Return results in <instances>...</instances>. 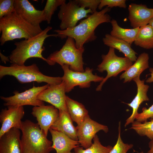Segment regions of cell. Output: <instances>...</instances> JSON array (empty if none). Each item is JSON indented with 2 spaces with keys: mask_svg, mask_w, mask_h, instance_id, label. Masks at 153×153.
Returning a JSON list of instances; mask_svg holds the SVG:
<instances>
[{
  "mask_svg": "<svg viewBox=\"0 0 153 153\" xmlns=\"http://www.w3.org/2000/svg\"><path fill=\"white\" fill-rule=\"evenodd\" d=\"M150 120L142 123L134 121L130 129L134 130L140 136H146L150 140H153V119Z\"/></svg>",
  "mask_w": 153,
  "mask_h": 153,
  "instance_id": "obj_27",
  "label": "cell"
},
{
  "mask_svg": "<svg viewBox=\"0 0 153 153\" xmlns=\"http://www.w3.org/2000/svg\"><path fill=\"white\" fill-rule=\"evenodd\" d=\"M134 42L144 49L153 48V27L149 24L140 27Z\"/></svg>",
  "mask_w": 153,
  "mask_h": 153,
  "instance_id": "obj_25",
  "label": "cell"
},
{
  "mask_svg": "<svg viewBox=\"0 0 153 153\" xmlns=\"http://www.w3.org/2000/svg\"><path fill=\"white\" fill-rule=\"evenodd\" d=\"M84 50V47L77 48L75 40L68 37L62 48L59 50L51 54L47 59L55 64L58 63L61 66L67 65L73 71L83 72L85 71L82 58Z\"/></svg>",
  "mask_w": 153,
  "mask_h": 153,
  "instance_id": "obj_6",
  "label": "cell"
},
{
  "mask_svg": "<svg viewBox=\"0 0 153 153\" xmlns=\"http://www.w3.org/2000/svg\"><path fill=\"white\" fill-rule=\"evenodd\" d=\"M61 67L64 71V75L61 78L65 84L66 92H70L76 86L81 88H88L91 82H101L104 78L103 77L94 75L93 69L89 67H86L83 72L73 71L66 64L61 66Z\"/></svg>",
  "mask_w": 153,
  "mask_h": 153,
  "instance_id": "obj_9",
  "label": "cell"
},
{
  "mask_svg": "<svg viewBox=\"0 0 153 153\" xmlns=\"http://www.w3.org/2000/svg\"><path fill=\"white\" fill-rule=\"evenodd\" d=\"M102 40L104 44L118 50L132 62L136 61L137 58L136 55L137 53L131 48V45L127 42L114 37L109 34H106Z\"/></svg>",
  "mask_w": 153,
  "mask_h": 153,
  "instance_id": "obj_22",
  "label": "cell"
},
{
  "mask_svg": "<svg viewBox=\"0 0 153 153\" xmlns=\"http://www.w3.org/2000/svg\"><path fill=\"white\" fill-rule=\"evenodd\" d=\"M15 12L32 25L40 27V24L46 21L43 10L36 9L27 0H15Z\"/></svg>",
  "mask_w": 153,
  "mask_h": 153,
  "instance_id": "obj_14",
  "label": "cell"
},
{
  "mask_svg": "<svg viewBox=\"0 0 153 153\" xmlns=\"http://www.w3.org/2000/svg\"><path fill=\"white\" fill-rule=\"evenodd\" d=\"M21 146L22 153H50L54 149L37 124L26 120L22 121Z\"/></svg>",
  "mask_w": 153,
  "mask_h": 153,
  "instance_id": "obj_4",
  "label": "cell"
},
{
  "mask_svg": "<svg viewBox=\"0 0 153 153\" xmlns=\"http://www.w3.org/2000/svg\"><path fill=\"white\" fill-rule=\"evenodd\" d=\"M110 23L112 27L110 34L111 35L124 41L131 45L134 42L140 27L131 29L123 28L114 19H112Z\"/></svg>",
  "mask_w": 153,
  "mask_h": 153,
  "instance_id": "obj_24",
  "label": "cell"
},
{
  "mask_svg": "<svg viewBox=\"0 0 153 153\" xmlns=\"http://www.w3.org/2000/svg\"><path fill=\"white\" fill-rule=\"evenodd\" d=\"M20 130L12 128L0 137V153H22Z\"/></svg>",
  "mask_w": 153,
  "mask_h": 153,
  "instance_id": "obj_18",
  "label": "cell"
},
{
  "mask_svg": "<svg viewBox=\"0 0 153 153\" xmlns=\"http://www.w3.org/2000/svg\"><path fill=\"white\" fill-rule=\"evenodd\" d=\"M101 57L102 61L98 65L97 69L100 72L106 71L107 75L96 88L97 91L101 90L103 85L109 78L116 76L122 71L127 70L133 65V62L128 58L117 56L115 52V49L113 48L110 47L107 54L102 55Z\"/></svg>",
  "mask_w": 153,
  "mask_h": 153,
  "instance_id": "obj_7",
  "label": "cell"
},
{
  "mask_svg": "<svg viewBox=\"0 0 153 153\" xmlns=\"http://www.w3.org/2000/svg\"><path fill=\"white\" fill-rule=\"evenodd\" d=\"M76 127L78 141L81 147L84 149L88 148L92 145V140L97 132L102 130L107 133L109 131L107 126L92 119L89 115Z\"/></svg>",
  "mask_w": 153,
  "mask_h": 153,
  "instance_id": "obj_11",
  "label": "cell"
},
{
  "mask_svg": "<svg viewBox=\"0 0 153 153\" xmlns=\"http://www.w3.org/2000/svg\"><path fill=\"white\" fill-rule=\"evenodd\" d=\"M148 24L153 27V17L150 20Z\"/></svg>",
  "mask_w": 153,
  "mask_h": 153,
  "instance_id": "obj_37",
  "label": "cell"
},
{
  "mask_svg": "<svg viewBox=\"0 0 153 153\" xmlns=\"http://www.w3.org/2000/svg\"><path fill=\"white\" fill-rule=\"evenodd\" d=\"M126 0H100L98 8L101 10L105 6L110 8L116 7L126 8Z\"/></svg>",
  "mask_w": 153,
  "mask_h": 153,
  "instance_id": "obj_31",
  "label": "cell"
},
{
  "mask_svg": "<svg viewBox=\"0 0 153 153\" xmlns=\"http://www.w3.org/2000/svg\"><path fill=\"white\" fill-rule=\"evenodd\" d=\"M128 10V18L133 28L148 24L153 17V8H148L142 4L131 3L129 6Z\"/></svg>",
  "mask_w": 153,
  "mask_h": 153,
  "instance_id": "obj_16",
  "label": "cell"
},
{
  "mask_svg": "<svg viewBox=\"0 0 153 153\" xmlns=\"http://www.w3.org/2000/svg\"><path fill=\"white\" fill-rule=\"evenodd\" d=\"M49 131L52 137V147L56 153H73L71 150L79 146L78 141L70 138L63 133L51 128Z\"/></svg>",
  "mask_w": 153,
  "mask_h": 153,
  "instance_id": "obj_19",
  "label": "cell"
},
{
  "mask_svg": "<svg viewBox=\"0 0 153 153\" xmlns=\"http://www.w3.org/2000/svg\"><path fill=\"white\" fill-rule=\"evenodd\" d=\"M65 93V84L62 81L58 84L50 85L38 94L37 98L51 104L59 110L67 111Z\"/></svg>",
  "mask_w": 153,
  "mask_h": 153,
  "instance_id": "obj_12",
  "label": "cell"
},
{
  "mask_svg": "<svg viewBox=\"0 0 153 153\" xmlns=\"http://www.w3.org/2000/svg\"><path fill=\"white\" fill-rule=\"evenodd\" d=\"M149 71L150 72V74L151 76L146 80V83H151L153 82V68H150Z\"/></svg>",
  "mask_w": 153,
  "mask_h": 153,
  "instance_id": "obj_34",
  "label": "cell"
},
{
  "mask_svg": "<svg viewBox=\"0 0 153 153\" xmlns=\"http://www.w3.org/2000/svg\"><path fill=\"white\" fill-rule=\"evenodd\" d=\"M118 129V139L116 143L108 153H127L133 146L132 144L124 143L121 137L120 122H119Z\"/></svg>",
  "mask_w": 153,
  "mask_h": 153,
  "instance_id": "obj_29",
  "label": "cell"
},
{
  "mask_svg": "<svg viewBox=\"0 0 153 153\" xmlns=\"http://www.w3.org/2000/svg\"><path fill=\"white\" fill-rule=\"evenodd\" d=\"M149 56L148 53L144 52L139 55L136 61L128 69L120 76V79H124V83L129 82L135 77L140 75L146 69L148 68Z\"/></svg>",
  "mask_w": 153,
  "mask_h": 153,
  "instance_id": "obj_21",
  "label": "cell"
},
{
  "mask_svg": "<svg viewBox=\"0 0 153 153\" xmlns=\"http://www.w3.org/2000/svg\"><path fill=\"white\" fill-rule=\"evenodd\" d=\"M52 29V27L48 26L41 33L31 38L15 42L14 44L16 47L8 56L10 62L12 64L22 66L25 65L24 63L27 59L36 58L42 59L50 65H54V63L44 58L42 55L44 50L43 44L46 39L50 37H58L57 34H47Z\"/></svg>",
  "mask_w": 153,
  "mask_h": 153,
  "instance_id": "obj_2",
  "label": "cell"
},
{
  "mask_svg": "<svg viewBox=\"0 0 153 153\" xmlns=\"http://www.w3.org/2000/svg\"><path fill=\"white\" fill-rule=\"evenodd\" d=\"M14 1L0 0V19L8 16L15 11Z\"/></svg>",
  "mask_w": 153,
  "mask_h": 153,
  "instance_id": "obj_30",
  "label": "cell"
},
{
  "mask_svg": "<svg viewBox=\"0 0 153 153\" xmlns=\"http://www.w3.org/2000/svg\"><path fill=\"white\" fill-rule=\"evenodd\" d=\"M58 117L50 128L61 132L70 138L78 141L76 127L73 123L70 115L67 111L59 110Z\"/></svg>",
  "mask_w": 153,
  "mask_h": 153,
  "instance_id": "obj_20",
  "label": "cell"
},
{
  "mask_svg": "<svg viewBox=\"0 0 153 153\" xmlns=\"http://www.w3.org/2000/svg\"><path fill=\"white\" fill-rule=\"evenodd\" d=\"M42 30L41 27H35L27 22L15 11L0 19L1 45L16 39H28Z\"/></svg>",
  "mask_w": 153,
  "mask_h": 153,
  "instance_id": "obj_3",
  "label": "cell"
},
{
  "mask_svg": "<svg viewBox=\"0 0 153 153\" xmlns=\"http://www.w3.org/2000/svg\"><path fill=\"white\" fill-rule=\"evenodd\" d=\"M89 13H93L90 9H86L84 7L80 6L76 0L64 3L60 7L58 14L61 21L60 30H65L75 27L78 21L87 18Z\"/></svg>",
  "mask_w": 153,
  "mask_h": 153,
  "instance_id": "obj_8",
  "label": "cell"
},
{
  "mask_svg": "<svg viewBox=\"0 0 153 153\" xmlns=\"http://www.w3.org/2000/svg\"><path fill=\"white\" fill-rule=\"evenodd\" d=\"M31 114L36 118L37 124L47 136L49 129L58 118L59 112L53 105H44L34 107Z\"/></svg>",
  "mask_w": 153,
  "mask_h": 153,
  "instance_id": "obj_15",
  "label": "cell"
},
{
  "mask_svg": "<svg viewBox=\"0 0 153 153\" xmlns=\"http://www.w3.org/2000/svg\"><path fill=\"white\" fill-rule=\"evenodd\" d=\"M66 105L67 112L73 121L77 125L80 124L89 115L88 111L82 103L66 96Z\"/></svg>",
  "mask_w": 153,
  "mask_h": 153,
  "instance_id": "obj_23",
  "label": "cell"
},
{
  "mask_svg": "<svg viewBox=\"0 0 153 153\" xmlns=\"http://www.w3.org/2000/svg\"><path fill=\"white\" fill-rule=\"evenodd\" d=\"M142 112L139 113L135 118L136 120L141 122L147 121L148 119H153V104L148 108H143Z\"/></svg>",
  "mask_w": 153,
  "mask_h": 153,
  "instance_id": "obj_32",
  "label": "cell"
},
{
  "mask_svg": "<svg viewBox=\"0 0 153 153\" xmlns=\"http://www.w3.org/2000/svg\"><path fill=\"white\" fill-rule=\"evenodd\" d=\"M93 140V143L90 147L84 149L82 147L77 146L74 149V153H108L112 148L113 147L110 145H103L96 134Z\"/></svg>",
  "mask_w": 153,
  "mask_h": 153,
  "instance_id": "obj_26",
  "label": "cell"
},
{
  "mask_svg": "<svg viewBox=\"0 0 153 153\" xmlns=\"http://www.w3.org/2000/svg\"><path fill=\"white\" fill-rule=\"evenodd\" d=\"M2 109L0 113L1 127L0 137L10 129L16 128L20 129L21 119L24 115L23 106H9Z\"/></svg>",
  "mask_w": 153,
  "mask_h": 153,
  "instance_id": "obj_13",
  "label": "cell"
},
{
  "mask_svg": "<svg viewBox=\"0 0 153 153\" xmlns=\"http://www.w3.org/2000/svg\"><path fill=\"white\" fill-rule=\"evenodd\" d=\"M138 153H144L143 152V151H142L141 152H138Z\"/></svg>",
  "mask_w": 153,
  "mask_h": 153,
  "instance_id": "obj_38",
  "label": "cell"
},
{
  "mask_svg": "<svg viewBox=\"0 0 153 153\" xmlns=\"http://www.w3.org/2000/svg\"><path fill=\"white\" fill-rule=\"evenodd\" d=\"M140 76H138L133 79L137 84V93L131 103H126L132 108V112L131 115L126 120L124 124L125 127L130 124L132 123L134 121L139 113L138 110L141 103L144 101L149 100L147 95L149 86L148 85L144 84V80H140Z\"/></svg>",
  "mask_w": 153,
  "mask_h": 153,
  "instance_id": "obj_17",
  "label": "cell"
},
{
  "mask_svg": "<svg viewBox=\"0 0 153 153\" xmlns=\"http://www.w3.org/2000/svg\"><path fill=\"white\" fill-rule=\"evenodd\" d=\"M50 86L48 84L41 86L36 87L34 85L31 88L25 91L19 93L17 91L13 92L14 95L9 97L1 96L0 98L4 102L5 106H23L30 105L40 106L44 105L43 101L37 98L38 94Z\"/></svg>",
  "mask_w": 153,
  "mask_h": 153,
  "instance_id": "obj_10",
  "label": "cell"
},
{
  "mask_svg": "<svg viewBox=\"0 0 153 153\" xmlns=\"http://www.w3.org/2000/svg\"><path fill=\"white\" fill-rule=\"evenodd\" d=\"M149 150L146 153H153V140H150L148 143Z\"/></svg>",
  "mask_w": 153,
  "mask_h": 153,
  "instance_id": "obj_36",
  "label": "cell"
},
{
  "mask_svg": "<svg viewBox=\"0 0 153 153\" xmlns=\"http://www.w3.org/2000/svg\"><path fill=\"white\" fill-rule=\"evenodd\" d=\"M78 5L80 7L88 8L90 9L93 12L97 11L100 2V0H76Z\"/></svg>",
  "mask_w": 153,
  "mask_h": 153,
  "instance_id": "obj_33",
  "label": "cell"
},
{
  "mask_svg": "<svg viewBox=\"0 0 153 153\" xmlns=\"http://www.w3.org/2000/svg\"><path fill=\"white\" fill-rule=\"evenodd\" d=\"M110 8L107 7L99 11H97L82 20L75 27L65 30L56 29L58 37L61 39L68 37L73 38L75 45L78 49L84 48V44L95 40L97 37L95 31L99 25L104 23L110 22L111 17L107 12Z\"/></svg>",
  "mask_w": 153,
  "mask_h": 153,
  "instance_id": "obj_1",
  "label": "cell"
},
{
  "mask_svg": "<svg viewBox=\"0 0 153 153\" xmlns=\"http://www.w3.org/2000/svg\"><path fill=\"white\" fill-rule=\"evenodd\" d=\"M66 2L65 0H47L43 10L46 21L48 24L50 23L52 16L63 3Z\"/></svg>",
  "mask_w": 153,
  "mask_h": 153,
  "instance_id": "obj_28",
  "label": "cell"
},
{
  "mask_svg": "<svg viewBox=\"0 0 153 153\" xmlns=\"http://www.w3.org/2000/svg\"><path fill=\"white\" fill-rule=\"evenodd\" d=\"M7 75L14 76L21 84L36 82L38 83L45 82L53 85L62 82L61 77L50 76L43 74L35 63L27 66L15 64H12L8 67L0 65V79Z\"/></svg>",
  "mask_w": 153,
  "mask_h": 153,
  "instance_id": "obj_5",
  "label": "cell"
},
{
  "mask_svg": "<svg viewBox=\"0 0 153 153\" xmlns=\"http://www.w3.org/2000/svg\"><path fill=\"white\" fill-rule=\"evenodd\" d=\"M0 54L1 60L3 62L6 63L7 62L10 61V60L9 57L5 56L1 52Z\"/></svg>",
  "mask_w": 153,
  "mask_h": 153,
  "instance_id": "obj_35",
  "label": "cell"
}]
</instances>
